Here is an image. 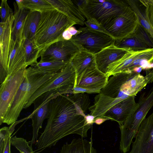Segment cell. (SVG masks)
I'll list each match as a JSON object with an SVG mask.
<instances>
[{
    "instance_id": "obj_19",
    "label": "cell",
    "mask_w": 153,
    "mask_h": 153,
    "mask_svg": "<svg viewBox=\"0 0 153 153\" xmlns=\"http://www.w3.org/2000/svg\"><path fill=\"white\" fill-rule=\"evenodd\" d=\"M54 8L62 13L76 24L83 25L85 18L76 6L71 0H47Z\"/></svg>"
},
{
    "instance_id": "obj_33",
    "label": "cell",
    "mask_w": 153,
    "mask_h": 153,
    "mask_svg": "<svg viewBox=\"0 0 153 153\" xmlns=\"http://www.w3.org/2000/svg\"><path fill=\"white\" fill-rule=\"evenodd\" d=\"M133 34L140 41L150 48H153V39L140 23Z\"/></svg>"
},
{
    "instance_id": "obj_1",
    "label": "cell",
    "mask_w": 153,
    "mask_h": 153,
    "mask_svg": "<svg viewBox=\"0 0 153 153\" xmlns=\"http://www.w3.org/2000/svg\"><path fill=\"white\" fill-rule=\"evenodd\" d=\"M69 94L59 95L50 101L49 117L36 143V153L55 146L60 140L70 134L87 137L91 125L87 124L85 113Z\"/></svg>"
},
{
    "instance_id": "obj_31",
    "label": "cell",
    "mask_w": 153,
    "mask_h": 153,
    "mask_svg": "<svg viewBox=\"0 0 153 153\" xmlns=\"http://www.w3.org/2000/svg\"><path fill=\"white\" fill-rule=\"evenodd\" d=\"M128 5L135 12L139 23L147 31L153 39V27L148 22L137 1L133 0L125 1Z\"/></svg>"
},
{
    "instance_id": "obj_42",
    "label": "cell",
    "mask_w": 153,
    "mask_h": 153,
    "mask_svg": "<svg viewBox=\"0 0 153 153\" xmlns=\"http://www.w3.org/2000/svg\"><path fill=\"white\" fill-rule=\"evenodd\" d=\"M23 0H16V2L18 9H21L24 7L23 4Z\"/></svg>"
},
{
    "instance_id": "obj_5",
    "label": "cell",
    "mask_w": 153,
    "mask_h": 153,
    "mask_svg": "<svg viewBox=\"0 0 153 153\" xmlns=\"http://www.w3.org/2000/svg\"><path fill=\"white\" fill-rule=\"evenodd\" d=\"M76 79V72L71 63H69L38 89L24 108H28L38 97L46 92L53 91L61 94H72Z\"/></svg>"
},
{
    "instance_id": "obj_26",
    "label": "cell",
    "mask_w": 153,
    "mask_h": 153,
    "mask_svg": "<svg viewBox=\"0 0 153 153\" xmlns=\"http://www.w3.org/2000/svg\"><path fill=\"white\" fill-rule=\"evenodd\" d=\"M41 14L39 12L30 10L27 15L24 23L23 33L25 39L34 41Z\"/></svg>"
},
{
    "instance_id": "obj_35",
    "label": "cell",
    "mask_w": 153,
    "mask_h": 153,
    "mask_svg": "<svg viewBox=\"0 0 153 153\" xmlns=\"http://www.w3.org/2000/svg\"><path fill=\"white\" fill-rule=\"evenodd\" d=\"M138 1L144 7L145 17L153 27V0H141Z\"/></svg>"
},
{
    "instance_id": "obj_3",
    "label": "cell",
    "mask_w": 153,
    "mask_h": 153,
    "mask_svg": "<svg viewBox=\"0 0 153 153\" xmlns=\"http://www.w3.org/2000/svg\"><path fill=\"white\" fill-rule=\"evenodd\" d=\"M142 93L137 102L138 106L135 112L122 125L119 126L121 132L120 149L126 153L130 146L140 126L153 106V88L149 93Z\"/></svg>"
},
{
    "instance_id": "obj_40",
    "label": "cell",
    "mask_w": 153,
    "mask_h": 153,
    "mask_svg": "<svg viewBox=\"0 0 153 153\" xmlns=\"http://www.w3.org/2000/svg\"><path fill=\"white\" fill-rule=\"evenodd\" d=\"M85 118L87 124L91 125L94 123L95 117L94 116L90 114L86 115Z\"/></svg>"
},
{
    "instance_id": "obj_39",
    "label": "cell",
    "mask_w": 153,
    "mask_h": 153,
    "mask_svg": "<svg viewBox=\"0 0 153 153\" xmlns=\"http://www.w3.org/2000/svg\"><path fill=\"white\" fill-rule=\"evenodd\" d=\"M101 90L99 89H91L75 87L73 90L72 94H78L80 93H85L87 94H99Z\"/></svg>"
},
{
    "instance_id": "obj_24",
    "label": "cell",
    "mask_w": 153,
    "mask_h": 153,
    "mask_svg": "<svg viewBox=\"0 0 153 153\" xmlns=\"http://www.w3.org/2000/svg\"><path fill=\"white\" fill-rule=\"evenodd\" d=\"M60 153H97L90 141L81 138L73 139L70 143H66L62 146Z\"/></svg>"
},
{
    "instance_id": "obj_14",
    "label": "cell",
    "mask_w": 153,
    "mask_h": 153,
    "mask_svg": "<svg viewBox=\"0 0 153 153\" xmlns=\"http://www.w3.org/2000/svg\"><path fill=\"white\" fill-rule=\"evenodd\" d=\"M134 96L130 97L117 103L109 109L102 118L117 122L122 125L134 113L138 107Z\"/></svg>"
},
{
    "instance_id": "obj_23",
    "label": "cell",
    "mask_w": 153,
    "mask_h": 153,
    "mask_svg": "<svg viewBox=\"0 0 153 153\" xmlns=\"http://www.w3.org/2000/svg\"><path fill=\"white\" fill-rule=\"evenodd\" d=\"M67 64L59 61L42 62L40 61L26 69V75L55 74L64 68Z\"/></svg>"
},
{
    "instance_id": "obj_9",
    "label": "cell",
    "mask_w": 153,
    "mask_h": 153,
    "mask_svg": "<svg viewBox=\"0 0 153 153\" xmlns=\"http://www.w3.org/2000/svg\"><path fill=\"white\" fill-rule=\"evenodd\" d=\"M26 69H22L13 76L6 78L0 88V125L3 123L19 87L26 75Z\"/></svg>"
},
{
    "instance_id": "obj_16",
    "label": "cell",
    "mask_w": 153,
    "mask_h": 153,
    "mask_svg": "<svg viewBox=\"0 0 153 153\" xmlns=\"http://www.w3.org/2000/svg\"><path fill=\"white\" fill-rule=\"evenodd\" d=\"M109 78L97 68L84 72L76 77L74 87L101 90L106 84Z\"/></svg>"
},
{
    "instance_id": "obj_20",
    "label": "cell",
    "mask_w": 153,
    "mask_h": 153,
    "mask_svg": "<svg viewBox=\"0 0 153 153\" xmlns=\"http://www.w3.org/2000/svg\"><path fill=\"white\" fill-rule=\"evenodd\" d=\"M137 74L134 71L126 72L111 76L100 93L111 98H117L123 84Z\"/></svg>"
},
{
    "instance_id": "obj_15",
    "label": "cell",
    "mask_w": 153,
    "mask_h": 153,
    "mask_svg": "<svg viewBox=\"0 0 153 153\" xmlns=\"http://www.w3.org/2000/svg\"><path fill=\"white\" fill-rule=\"evenodd\" d=\"M25 39L23 36L20 40H11L6 78H10L20 70L27 68L24 45Z\"/></svg>"
},
{
    "instance_id": "obj_17",
    "label": "cell",
    "mask_w": 153,
    "mask_h": 153,
    "mask_svg": "<svg viewBox=\"0 0 153 153\" xmlns=\"http://www.w3.org/2000/svg\"><path fill=\"white\" fill-rule=\"evenodd\" d=\"M130 51L117 47L114 44L105 48L95 55L97 68L106 74L107 68L110 65L120 59Z\"/></svg>"
},
{
    "instance_id": "obj_13",
    "label": "cell",
    "mask_w": 153,
    "mask_h": 153,
    "mask_svg": "<svg viewBox=\"0 0 153 153\" xmlns=\"http://www.w3.org/2000/svg\"><path fill=\"white\" fill-rule=\"evenodd\" d=\"M60 94L57 93L53 95L45 100H36L33 103L34 105L33 111L28 117L27 119L31 118L33 128L32 137L29 141L31 146L36 143L38 139L39 129L42 127L43 123L46 119L49 117L50 111V102L51 100Z\"/></svg>"
},
{
    "instance_id": "obj_12",
    "label": "cell",
    "mask_w": 153,
    "mask_h": 153,
    "mask_svg": "<svg viewBox=\"0 0 153 153\" xmlns=\"http://www.w3.org/2000/svg\"><path fill=\"white\" fill-rule=\"evenodd\" d=\"M14 21L13 13L4 22L0 23V80L1 83L7 75L8 59L11 38L12 29Z\"/></svg>"
},
{
    "instance_id": "obj_7",
    "label": "cell",
    "mask_w": 153,
    "mask_h": 153,
    "mask_svg": "<svg viewBox=\"0 0 153 153\" xmlns=\"http://www.w3.org/2000/svg\"><path fill=\"white\" fill-rule=\"evenodd\" d=\"M139 23L135 12L128 5L120 14L111 18L103 26L115 39L132 34Z\"/></svg>"
},
{
    "instance_id": "obj_22",
    "label": "cell",
    "mask_w": 153,
    "mask_h": 153,
    "mask_svg": "<svg viewBox=\"0 0 153 153\" xmlns=\"http://www.w3.org/2000/svg\"><path fill=\"white\" fill-rule=\"evenodd\" d=\"M76 74V78L83 72L97 68L95 55L80 50L74 56L71 62Z\"/></svg>"
},
{
    "instance_id": "obj_28",
    "label": "cell",
    "mask_w": 153,
    "mask_h": 153,
    "mask_svg": "<svg viewBox=\"0 0 153 153\" xmlns=\"http://www.w3.org/2000/svg\"><path fill=\"white\" fill-rule=\"evenodd\" d=\"M24 120V119L16 121L10 126L4 127L0 129V153H11V135L17 124Z\"/></svg>"
},
{
    "instance_id": "obj_25",
    "label": "cell",
    "mask_w": 153,
    "mask_h": 153,
    "mask_svg": "<svg viewBox=\"0 0 153 153\" xmlns=\"http://www.w3.org/2000/svg\"><path fill=\"white\" fill-rule=\"evenodd\" d=\"M13 4L14 9V21L12 29L11 38L14 40H20L23 36L26 18L30 10L25 7L18 9L15 1L13 2Z\"/></svg>"
},
{
    "instance_id": "obj_11",
    "label": "cell",
    "mask_w": 153,
    "mask_h": 153,
    "mask_svg": "<svg viewBox=\"0 0 153 153\" xmlns=\"http://www.w3.org/2000/svg\"><path fill=\"white\" fill-rule=\"evenodd\" d=\"M135 137L128 153H153V111L143 120Z\"/></svg>"
},
{
    "instance_id": "obj_30",
    "label": "cell",
    "mask_w": 153,
    "mask_h": 153,
    "mask_svg": "<svg viewBox=\"0 0 153 153\" xmlns=\"http://www.w3.org/2000/svg\"><path fill=\"white\" fill-rule=\"evenodd\" d=\"M23 4L25 8L41 13L55 9L47 0H23Z\"/></svg>"
},
{
    "instance_id": "obj_18",
    "label": "cell",
    "mask_w": 153,
    "mask_h": 153,
    "mask_svg": "<svg viewBox=\"0 0 153 153\" xmlns=\"http://www.w3.org/2000/svg\"><path fill=\"white\" fill-rule=\"evenodd\" d=\"M153 82V69L146 71L144 76L137 74L128 80L121 87L120 92L128 97L135 96L148 84Z\"/></svg>"
},
{
    "instance_id": "obj_34",
    "label": "cell",
    "mask_w": 153,
    "mask_h": 153,
    "mask_svg": "<svg viewBox=\"0 0 153 153\" xmlns=\"http://www.w3.org/2000/svg\"><path fill=\"white\" fill-rule=\"evenodd\" d=\"M73 100L82 109L85 113L90 106V100L88 95L85 93L70 94Z\"/></svg>"
},
{
    "instance_id": "obj_38",
    "label": "cell",
    "mask_w": 153,
    "mask_h": 153,
    "mask_svg": "<svg viewBox=\"0 0 153 153\" xmlns=\"http://www.w3.org/2000/svg\"><path fill=\"white\" fill-rule=\"evenodd\" d=\"M79 30H77L73 26H71L63 33L62 34V38L63 40H70L72 37L81 32Z\"/></svg>"
},
{
    "instance_id": "obj_8",
    "label": "cell",
    "mask_w": 153,
    "mask_h": 153,
    "mask_svg": "<svg viewBox=\"0 0 153 153\" xmlns=\"http://www.w3.org/2000/svg\"><path fill=\"white\" fill-rule=\"evenodd\" d=\"M81 31L73 36L71 40L80 50L94 55L105 48L114 44L115 39L107 34L90 30L86 27H80Z\"/></svg>"
},
{
    "instance_id": "obj_6",
    "label": "cell",
    "mask_w": 153,
    "mask_h": 153,
    "mask_svg": "<svg viewBox=\"0 0 153 153\" xmlns=\"http://www.w3.org/2000/svg\"><path fill=\"white\" fill-rule=\"evenodd\" d=\"M128 6L125 1L87 0L80 12L87 20L94 18L103 25L111 18L122 13Z\"/></svg>"
},
{
    "instance_id": "obj_41",
    "label": "cell",
    "mask_w": 153,
    "mask_h": 153,
    "mask_svg": "<svg viewBox=\"0 0 153 153\" xmlns=\"http://www.w3.org/2000/svg\"><path fill=\"white\" fill-rule=\"evenodd\" d=\"M109 120L107 118L98 117L95 118L94 123H95L97 125H100L105 121Z\"/></svg>"
},
{
    "instance_id": "obj_2",
    "label": "cell",
    "mask_w": 153,
    "mask_h": 153,
    "mask_svg": "<svg viewBox=\"0 0 153 153\" xmlns=\"http://www.w3.org/2000/svg\"><path fill=\"white\" fill-rule=\"evenodd\" d=\"M75 25L67 16L56 9L41 13L35 44L41 52L53 43L63 40L62 36L63 32Z\"/></svg>"
},
{
    "instance_id": "obj_10",
    "label": "cell",
    "mask_w": 153,
    "mask_h": 153,
    "mask_svg": "<svg viewBox=\"0 0 153 153\" xmlns=\"http://www.w3.org/2000/svg\"><path fill=\"white\" fill-rule=\"evenodd\" d=\"M80 50L71 40L56 42L47 47L41 53L40 61L71 62L74 56Z\"/></svg>"
},
{
    "instance_id": "obj_36",
    "label": "cell",
    "mask_w": 153,
    "mask_h": 153,
    "mask_svg": "<svg viewBox=\"0 0 153 153\" xmlns=\"http://www.w3.org/2000/svg\"><path fill=\"white\" fill-rule=\"evenodd\" d=\"M84 24L86 27L90 30L111 36L104 28L103 25L94 18H90L87 19L85 21Z\"/></svg>"
},
{
    "instance_id": "obj_27",
    "label": "cell",
    "mask_w": 153,
    "mask_h": 153,
    "mask_svg": "<svg viewBox=\"0 0 153 153\" xmlns=\"http://www.w3.org/2000/svg\"><path fill=\"white\" fill-rule=\"evenodd\" d=\"M114 45L117 47L133 51H142L151 48L140 41L133 33L122 39H115Z\"/></svg>"
},
{
    "instance_id": "obj_29",
    "label": "cell",
    "mask_w": 153,
    "mask_h": 153,
    "mask_svg": "<svg viewBox=\"0 0 153 153\" xmlns=\"http://www.w3.org/2000/svg\"><path fill=\"white\" fill-rule=\"evenodd\" d=\"M24 45L27 66L37 63V59L40 57L41 52L36 47L34 41L25 39Z\"/></svg>"
},
{
    "instance_id": "obj_32",
    "label": "cell",
    "mask_w": 153,
    "mask_h": 153,
    "mask_svg": "<svg viewBox=\"0 0 153 153\" xmlns=\"http://www.w3.org/2000/svg\"><path fill=\"white\" fill-rule=\"evenodd\" d=\"M11 145L16 148L20 153H36L30 146L29 142L22 137L16 136L11 137Z\"/></svg>"
},
{
    "instance_id": "obj_37",
    "label": "cell",
    "mask_w": 153,
    "mask_h": 153,
    "mask_svg": "<svg viewBox=\"0 0 153 153\" xmlns=\"http://www.w3.org/2000/svg\"><path fill=\"white\" fill-rule=\"evenodd\" d=\"M12 13L13 10L8 5L7 0H1L0 7L1 22H5Z\"/></svg>"
},
{
    "instance_id": "obj_21",
    "label": "cell",
    "mask_w": 153,
    "mask_h": 153,
    "mask_svg": "<svg viewBox=\"0 0 153 153\" xmlns=\"http://www.w3.org/2000/svg\"><path fill=\"white\" fill-rule=\"evenodd\" d=\"M128 98L125 95L116 98H111L99 93L94 98V104L88 109L90 114L96 118L102 117L105 113L111 108L119 102Z\"/></svg>"
},
{
    "instance_id": "obj_4",
    "label": "cell",
    "mask_w": 153,
    "mask_h": 153,
    "mask_svg": "<svg viewBox=\"0 0 153 153\" xmlns=\"http://www.w3.org/2000/svg\"><path fill=\"white\" fill-rule=\"evenodd\" d=\"M55 74L26 75L6 113L3 123L11 125L16 121L22 111L33 94Z\"/></svg>"
}]
</instances>
